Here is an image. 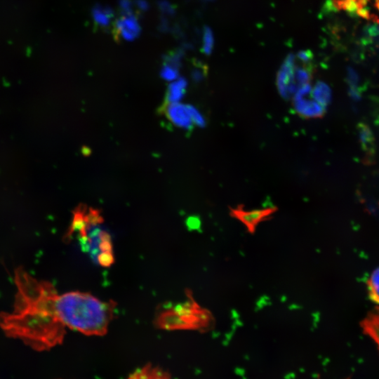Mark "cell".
<instances>
[{"instance_id": "obj_2", "label": "cell", "mask_w": 379, "mask_h": 379, "mask_svg": "<svg viewBox=\"0 0 379 379\" xmlns=\"http://www.w3.org/2000/svg\"><path fill=\"white\" fill-rule=\"evenodd\" d=\"M210 315L192 301L161 312L156 324L166 330H197L209 325Z\"/></svg>"}, {"instance_id": "obj_11", "label": "cell", "mask_w": 379, "mask_h": 379, "mask_svg": "<svg viewBox=\"0 0 379 379\" xmlns=\"http://www.w3.org/2000/svg\"><path fill=\"white\" fill-rule=\"evenodd\" d=\"M185 82L184 80H179L170 85L166 94V102H177L182 97Z\"/></svg>"}, {"instance_id": "obj_1", "label": "cell", "mask_w": 379, "mask_h": 379, "mask_svg": "<svg viewBox=\"0 0 379 379\" xmlns=\"http://www.w3.org/2000/svg\"><path fill=\"white\" fill-rule=\"evenodd\" d=\"M17 288L13 312H0V328L43 350L62 341L65 326L60 315V294L50 282L40 281L22 267L15 270Z\"/></svg>"}, {"instance_id": "obj_10", "label": "cell", "mask_w": 379, "mask_h": 379, "mask_svg": "<svg viewBox=\"0 0 379 379\" xmlns=\"http://www.w3.org/2000/svg\"><path fill=\"white\" fill-rule=\"evenodd\" d=\"M313 98L324 107L329 103L331 94L328 86L324 83H318L311 91Z\"/></svg>"}, {"instance_id": "obj_14", "label": "cell", "mask_w": 379, "mask_h": 379, "mask_svg": "<svg viewBox=\"0 0 379 379\" xmlns=\"http://www.w3.org/2000/svg\"><path fill=\"white\" fill-rule=\"evenodd\" d=\"M346 379H350V378H346Z\"/></svg>"}, {"instance_id": "obj_7", "label": "cell", "mask_w": 379, "mask_h": 379, "mask_svg": "<svg viewBox=\"0 0 379 379\" xmlns=\"http://www.w3.org/2000/svg\"><path fill=\"white\" fill-rule=\"evenodd\" d=\"M359 135L362 148L368 154H373V135L371 129L364 124L359 125Z\"/></svg>"}, {"instance_id": "obj_13", "label": "cell", "mask_w": 379, "mask_h": 379, "mask_svg": "<svg viewBox=\"0 0 379 379\" xmlns=\"http://www.w3.org/2000/svg\"><path fill=\"white\" fill-rule=\"evenodd\" d=\"M161 75L164 78L170 80L175 78L176 73L171 67H166L163 69Z\"/></svg>"}, {"instance_id": "obj_5", "label": "cell", "mask_w": 379, "mask_h": 379, "mask_svg": "<svg viewBox=\"0 0 379 379\" xmlns=\"http://www.w3.org/2000/svg\"><path fill=\"white\" fill-rule=\"evenodd\" d=\"M360 326L363 333L373 340L379 351V307L368 313L361 320Z\"/></svg>"}, {"instance_id": "obj_9", "label": "cell", "mask_w": 379, "mask_h": 379, "mask_svg": "<svg viewBox=\"0 0 379 379\" xmlns=\"http://www.w3.org/2000/svg\"><path fill=\"white\" fill-rule=\"evenodd\" d=\"M128 379H172L166 373L149 367L135 373Z\"/></svg>"}, {"instance_id": "obj_4", "label": "cell", "mask_w": 379, "mask_h": 379, "mask_svg": "<svg viewBox=\"0 0 379 379\" xmlns=\"http://www.w3.org/2000/svg\"><path fill=\"white\" fill-rule=\"evenodd\" d=\"M164 112L170 121L178 126L187 128L192 123L188 106L177 102L166 103Z\"/></svg>"}, {"instance_id": "obj_8", "label": "cell", "mask_w": 379, "mask_h": 379, "mask_svg": "<svg viewBox=\"0 0 379 379\" xmlns=\"http://www.w3.org/2000/svg\"><path fill=\"white\" fill-rule=\"evenodd\" d=\"M366 287L368 298L373 302L379 304V267L371 274Z\"/></svg>"}, {"instance_id": "obj_12", "label": "cell", "mask_w": 379, "mask_h": 379, "mask_svg": "<svg viewBox=\"0 0 379 379\" xmlns=\"http://www.w3.org/2000/svg\"><path fill=\"white\" fill-rule=\"evenodd\" d=\"M119 29L121 35L126 39L133 38L138 32V25L131 18L122 20L119 23Z\"/></svg>"}, {"instance_id": "obj_6", "label": "cell", "mask_w": 379, "mask_h": 379, "mask_svg": "<svg viewBox=\"0 0 379 379\" xmlns=\"http://www.w3.org/2000/svg\"><path fill=\"white\" fill-rule=\"evenodd\" d=\"M297 111L305 117H319L325 112V107L317 101L309 99H300L295 104Z\"/></svg>"}, {"instance_id": "obj_3", "label": "cell", "mask_w": 379, "mask_h": 379, "mask_svg": "<svg viewBox=\"0 0 379 379\" xmlns=\"http://www.w3.org/2000/svg\"><path fill=\"white\" fill-rule=\"evenodd\" d=\"M277 208L273 207L246 211L241 207L231 209L233 217L241 221L250 232H253L257 225L271 215Z\"/></svg>"}]
</instances>
